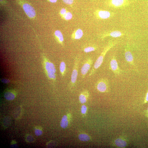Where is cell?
Here are the masks:
<instances>
[{
  "label": "cell",
  "instance_id": "26",
  "mask_svg": "<svg viewBox=\"0 0 148 148\" xmlns=\"http://www.w3.org/2000/svg\"><path fill=\"white\" fill-rule=\"evenodd\" d=\"M67 11H68V10L65 8H63L61 9L60 11V14L61 16H62V15L65 14Z\"/></svg>",
  "mask_w": 148,
  "mask_h": 148
},
{
  "label": "cell",
  "instance_id": "21",
  "mask_svg": "<svg viewBox=\"0 0 148 148\" xmlns=\"http://www.w3.org/2000/svg\"><path fill=\"white\" fill-rule=\"evenodd\" d=\"M97 47L95 46H90L85 48L84 49V51L85 53H88L94 51L96 50Z\"/></svg>",
  "mask_w": 148,
  "mask_h": 148
},
{
  "label": "cell",
  "instance_id": "3",
  "mask_svg": "<svg viewBox=\"0 0 148 148\" xmlns=\"http://www.w3.org/2000/svg\"><path fill=\"white\" fill-rule=\"evenodd\" d=\"M135 1L134 0H108L106 4L109 7L118 9L128 6Z\"/></svg>",
  "mask_w": 148,
  "mask_h": 148
},
{
  "label": "cell",
  "instance_id": "25",
  "mask_svg": "<svg viewBox=\"0 0 148 148\" xmlns=\"http://www.w3.org/2000/svg\"><path fill=\"white\" fill-rule=\"evenodd\" d=\"M27 141L29 142H32L34 141V139L33 137L29 135H28L26 138Z\"/></svg>",
  "mask_w": 148,
  "mask_h": 148
},
{
  "label": "cell",
  "instance_id": "13",
  "mask_svg": "<svg viewBox=\"0 0 148 148\" xmlns=\"http://www.w3.org/2000/svg\"><path fill=\"white\" fill-rule=\"evenodd\" d=\"M89 96L87 90H85L80 93L79 96V100L80 103L84 104L86 103Z\"/></svg>",
  "mask_w": 148,
  "mask_h": 148
},
{
  "label": "cell",
  "instance_id": "17",
  "mask_svg": "<svg viewBox=\"0 0 148 148\" xmlns=\"http://www.w3.org/2000/svg\"><path fill=\"white\" fill-rule=\"evenodd\" d=\"M68 125V118L67 116L64 115L62 118L60 126L62 128L65 129Z\"/></svg>",
  "mask_w": 148,
  "mask_h": 148
},
{
  "label": "cell",
  "instance_id": "15",
  "mask_svg": "<svg viewBox=\"0 0 148 148\" xmlns=\"http://www.w3.org/2000/svg\"><path fill=\"white\" fill-rule=\"evenodd\" d=\"M4 97L6 99L8 100H12L14 99L16 95L14 91L12 90H9L5 92Z\"/></svg>",
  "mask_w": 148,
  "mask_h": 148
},
{
  "label": "cell",
  "instance_id": "11",
  "mask_svg": "<svg viewBox=\"0 0 148 148\" xmlns=\"http://www.w3.org/2000/svg\"><path fill=\"white\" fill-rule=\"evenodd\" d=\"M84 35V32L80 29H78L74 31L71 36L72 39L73 40H79L81 39Z\"/></svg>",
  "mask_w": 148,
  "mask_h": 148
},
{
  "label": "cell",
  "instance_id": "2",
  "mask_svg": "<svg viewBox=\"0 0 148 148\" xmlns=\"http://www.w3.org/2000/svg\"><path fill=\"white\" fill-rule=\"evenodd\" d=\"M44 66L45 71L49 80L55 82L56 80V69L54 64L45 57L44 58Z\"/></svg>",
  "mask_w": 148,
  "mask_h": 148
},
{
  "label": "cell",
  "instance_id": "6",
  "mask_svg": "<svg viewBox=\"0 0 148 148\" xmlns=\"http://www.w3.org/2000/svg\"><path fill=\"white\" fill-rule=\"evenodd\" d=\"M93 63L92 59L88 58L86 59L81 69L82 77L84 78L90 69Z\"/></svg>",
  "mask_w": 148,
  "mask_h": 148
},
{
  "label": "cell",
  "instance_id": "20",
  "mask_svg": "<svg viewBox=\"0 0 148 148\" xmlns=\"http://www.w3.org/2000/svg\"><path fill=\"white\" fill-rule=\"evenodd\" d=\"M64 20L67 21L71 20L72 19L73 15L72 13L68 11H67L65 14L61 16Z\"/></svg>",
  "mask_w": 148,
  "mask_h": 148
},
{
  "label": "cell",
  "instance_id": "19",
  "mask_svg": "<svg viewBox=\"0 0 148 148\" xmlns=\"http://www.w3.org/2000/svg\"><path fill=\"white\" fill-rule=\"evenodd\" d=\"M79 138L80 141L84 142L88 141L90 139L89 136L85 134H80L79 136Z\"/></svg>",
  "mask_w": 148,
  "mask_h": 148
},
{
  "label": "cell",
  "instance_id": "23",
  "mask_svg": "<svg viewBox=\"0 0 148 148\" xmlns=\"http://www.w3.org/2000/svg\"><path fill=\"white\" fill-rule=\"evenodd\" d=\"M64 3L68 5L73 4L74 0H62Z\"/></svg>",
  "mask_w": 148,
  "mask_h": 148
},
{
  "label": "cell",
  "instance_id": "1",
  "mask_svg": "<svg viewBox=\"0 0 148 148\" xmlns=\"http://www.w3.org/2000/svg\"><path fill=\"white\" fill-rule=\"evenodd\" d=\"M117 43L116 41H110L104 49L101 55L96 60L94 65L91 71L89 76H90L94 74L97 69L101 66L103 63L104 59L106 53L110 49L115 46Z\"/></svg>",
  "mask_w": 148,
  "mask_h": 148
},
{
  "label": "cell",
  "instance_id": "10",
  "mask_svg": "<svg viewBox=\"0 0 148 148\" xmlns=\"http://www.w3.org/2000/svg\"><path fill=\"white\" fill-rule=\"evenodd\" d=\"M124 35V34L119 30H114L106 34L103 35L102 36V38H104L107 37H111L113 38H118L121 37Z\"/></svg>",
  "mask_w": 148,
  "mask_h": 148
},
{
  "label": "cell",
  "instance_id": "27",
  "mask_svg": "<svg viewBox=\"0 0 148 148\" xmlns=\"http://www.w3.org/2000/svg\"><path fill=\"white\" fill-rule=\"evenodd\" d=\"M11 148H18V145L14 141H12L11 142V143L10 146Z\"/></svg>",
  "mask_w": 148,
  "mask_h": 148
},
{
  "label": "cell",
  "instance_id": "30",
  "mask_svg": "<svg viewBox=\"0 0 148 148\" xmlns=\"http://www.w3.org/2000/svg\"><path fill=\"white\" fill-rule=\"evenodd\" d=\"M49 1L52 3H54L57 2V0H49Z\"/></svg>",
  "mask_w": 148,
  "mask_h": 148
},
{
  "label": "cell",
  "instance_id": "16",
  "mask_svg": "<svg viewBox=\"0 0 148 148\" xmlns=\"http://www.w3.org/2000/svg\"><path fill=\"white\" fill-rule=\"evenodd\" d=\"M115 143L117 146L122 148L125 147L127 144L126 142L124 140L120 138L116 139Z\"/></svg>",
  "mask_w": 148,
  "mask_h": 148
},
{
  "label": "cell",
  "instance_id": "4",
  "mask_svg": "<svg viewBox=\"0 0 148 148\" xmlns=\"http://www.w3.org/2000/svg\"><path fill=\"white\" fill-rule=\"evenodd\" d=\"M79 62V58L77 57L75 59L73 69L71 74L70 84L72 86H74L77 82Z\"/></svg>",
  "mask_w": 148,
  "mask_h": 148
},
{
  "label": "cell",
  "instance_id": "29",
  "mask_svg": "<svg viewBox=\"0 0 148 148\" xmlns=\"http://www.w3.org/2000/svg\"><path fill=\"white\" fill-rule=\"evenodd\" d=\"M1 82L7 84V83H9L10 82V81L8 80L3 79L1 80Z\"/></svg>",
  "mask_w": 148,
  "mask_h": 148
},
{
  "label": "cell",
  "instance_id": "9",
  "mask_svg": "<svg viewBox=\"0 0 148 148\" xmlns=\"http://www.w3.org/2000/svg\"><path fill=\"white\" fill-rule=\"evenodd\" d=\"M23 8L28 17L31 18H33L35 17L36 13L35 9L30 5L25 3L23 5Z\"/></svg>",
  "mask_w": 148,
  "mask_h": 148
},
{
  "label": "cell",
  "instance_id": "28",
  "mask_svg": "<svg viewBox=\"0 0 148 148\" xmlns=\"http://www.w3.org/2000/svg\"><path fill=\"white\" fill-rule=\"evenodd\" d=\"M148 102V91L147 93L146 97H145L144 103H146Z\"/></svg>",
  "mask_w": 148,
  "mask_h": 148
},
{
  "label": "cell",
  "instance_id": "12",
  "mask_svg": "<svg viewBox=\"0 0 148 148\" xmlns=\"http://www.w3.org/2000/svg\"><path fill=\"white\" fill-rule=\"evenodd\" d=\"M125 56L126 61L130 64L134 66L133 57L131 51L128 48H126L125 49Z\"/></svg>",
  "mask_w": 148,
  "mask_h": 148
},
{
  "label": "cell",
  "instance_id": "24",
  "mask_svg": "<svg viewBox=\"0 0 148 148\" xmlns=\"http://www.w3.org/2000/svg\"><path fill=\"white\" fill-rule=\"evenodd\" d=\"M87 110V107L85 105H83L82 106L81 111V113L83 114H85L86 113Z\"/></svg>",
  "mask_w": 148,
  "mask_h": 148
},
{
  "label": "cell",
  "instance_id": "18",
  "mask_svg": "<svg viewBox=\"0 0 148 148\" xmlns=\"http://www.w3.org/2000/svg\"><path fill=\"white\" fill-rule=\"evenodd\" d=\"M59 70L62 76L63 77L66 74V66L65 62L63 61H61L59 66Z\"/></svg>",
  "mask_w": 148,
  "mask_h": 148
},
{
  "label": "cell",
  "instance_id": "14",
  "mask_svg": "<svg viewBox=\"0 0 148 148\" xmlns=\"http://www.w3.org/2000/svg\"><path fill=\"white\" fill-rule=\"evenodd\" d=\"M55 37L58 42L62 45H63L64 39L63 36L60 30H57L54 32Z\"/></svg>",
  "mask_w": 148,
  "mask_h": 148
},
{
  "label": "cell",
  "instance_id": "31",
  "mask_svg": "<svg viewBox=\"0 0 148 148\" xmlns=\"http://www.w3.org/2000/svg\"><path fill=\"white\" fill-rule=\"evenodd\" d=\"M147 117L148 118V110H147Z\"/></svg>",
  "mask_w": 148,
  "mask_h": 148
},
{
  "label": "cell",
  "instance_id": "22",
  "mask_svg": "<svg viewBox=\"0 0 148 148\" xmlns=\"http://www.w3.org/2000/svg\"><path fill=\"white\" fill-rule=\"evenodd\" d=\"M35 133L36 136H39L43 133V131L40 128H36L35 129Z\"/></svg>",
  "mask_w": 148,
  "mask_h": 148
},
{
  "label": "cell",
  "instance_id": "7",
  "mask_svg": "<svg viewBox=\"0 0 148 148\" xmlns=\"http://www.w3.org/2000/svg\"><path fill=\"white\" fill-rule=\"evenodd\" d=\"M95 16L98 19H106L114 16V13L109 11L101 10H97L95 12Z\"/></svg>",
  "mask_w": 148,
  "mask_h": 148
},
{
  "label": "cell",
  "instance_id": "8",
  "mask_svg": "<svg viewBox=\"0 0 148 148\" xmlns=\"http://www.w3.org/2000/svg\"><path fill=\"white\" fill-rule=\"evenodd\" d=\"M110 69L116 76L120 74L122 71L119 68L116 57L115 56H113L111 59Z\"/></svg>",
  "mask_w": 148,
  "mask_h": 148
},
{
  "label": "cell",
  "instance_id": "5",
  "mask_svg": "<svg viewBox=\"0 0 148 148\" xmlns=\"http://www.w3.org/2000/svg\"><path fill=\"white\" fill-rule=\"evenodd\" d=\"M96 86L99 91L101 92H107L109 86L108 80L106 78L100 79L97 81Z\"/></svg>",
  "mask_w": 148,
  "mask_h": 148
}]
</instances>
